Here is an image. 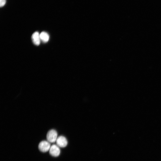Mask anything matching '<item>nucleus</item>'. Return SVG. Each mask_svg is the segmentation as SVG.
I'll return each mask as SVG.
<instances>
[{
    "instance_id": "f257e3e1",
    "label": "nucleus",
    "mask_w": 161,
    "mask_h": 161,
    "mask_svg": "<svg viewBox=\"0 0 161 161\" xmlns=\"http://www.w3.org/2000/svg\"><path fill=\"white\" fill-rule=\"evenodd\" d=\"M46 137L47 141L50 143H54L58 138L57 132L55 130L51 129L47 133Z\"/></svg>"
},
{
    "instance_id": "f03ea898",
    "label": "nucleus",
    "mask_w": 161,
    "mask_h": 161,
    "mask_svg": "<svg viewBox=\"0 0 161 161\" xmlns=\"http://www.w3.org/2000/svg\"><path fill=\"white\" fill-rule=\"evenodd\" d=\"M51 147L50 144L47 141L43 140L39 144L38 148L39 150L43 152H46L49 150Z\"/></svg>"
},
{
    "instance_id": "7ed1b4c3",
    "label": "nucleus",
    "mask_w": 161,
    "mask_h": 161,
    "mask_svg": "<svg viewBox=\"0 0 161 161\" xmlns=\"http://www.w3.org/2000/svg\"><path fill=\"white\" fill-rule=\"evenodd\" d=\"M49 151V154L52 156L54 157L58 156L60 153L59 147L55 144L52 145Z\"/></svg>"
},
{
    "instance_id": "20e7f679",
    "label": "nucleus",
    "mask_w": 161,
    "mask_h": 161,
    "mask_svg": "<svg viewBox=\"0 0 161 161\" xmlns=\"http://www.w3.org/2000/svg\"><path fill=\"white\" fill-rule=\"evenodd\" d=\"M56 145L60 147H65L67 144V141L64 137L61 136L58 137L56 141Z\"/></svg>"
},
{
    "instance_id": "39448f33",
    "label": "nucleus",
    "mask_w": 161,
    "mask_h": 161,
    "mask_svg": "<svg viewBox=\"0 0 161 161\" xmlns=\"http://www.w3.org/2000/svg\"><path fill=\"white\" fill-rule=\"evenodd\" d=\"M32 39L34 44L38 46L40 43L41 39L40 34L38 32L33 33L32 36Z\"/></svg>"
},
{
    "instance_id": "423d86ee",
    "label": "nucleus",
    "mask_w": 161,
    "mask_h": 161,
    "mask_svg": "<svg viewBox=\"0 0 161 161\" xmlns=\"http://www.w3.org/2000/svg\"><path fill=\"white\" fill-rule=\"evenodd\" d=\"M40 39L41 41L44 43L48 41L49 39V36L46 32H42L40 34Z\"/></svg>"
},
{
    "instance_id": "0eeeda50",
    "label": "nucleus",
    "mask_w": 161,
    "mask_h": 161,
    "mask_svg": "<svg viewBox=\"0 0 161 161\" xmlns=\"http://www.w3.org/2000/svg\"><path fill=\"white\" fill-rule=\"evenodd\" d=\"M0 6L1 7H3L5 4L6 2V0H0Z\"/></svg>"
}]
</instances>
